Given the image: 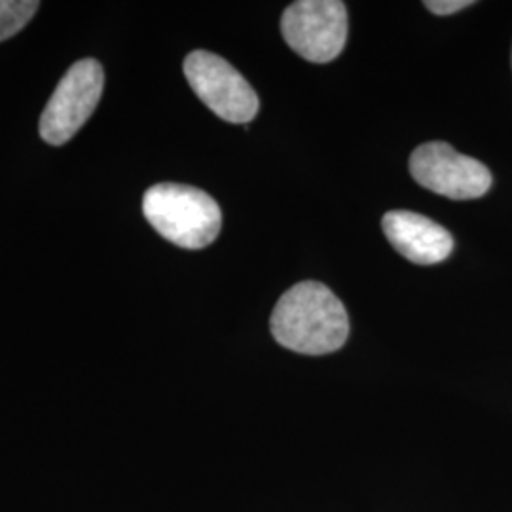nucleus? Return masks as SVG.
Masks as SVG:
<instances>
[{"label": "nucleus", "mask_w": 512, "mask_h": 512, "mask_svg": "<svg viewBox=\"0 0 512 512\" xmlns=\"http://www.w3.org/2000/svg\"><path fill=\"white\" fill-rule=\"evenodd\" d=\"M184 76L194 93L219 118L230 124H247L260 101L251 84L220 55L196 50L184 59Z\"/></svg>", "instance_id": "obj_5"}, {"label": "nucleus", "mask_w": 512, "mask_h": 512, "mask_svg": "<svg viewBox=\"0 0 512 512\" xmlns=\"http://www.w3.org/2000/svg\"><path fill=\"white\" fill-rule=\"evenodd\" d=\"M105 90V71L97 59H80L59 80L40 116V137L52 147L69 143L90 120Z\"/></svg>", "instance_id": "obj_3"}, {"label": "nucleus", "mask_w": 512, "mask_h": 512, "mask_svg": "<svg viewBox=\"0 0 512 512\" xmlns=\"http://www.w3.org/2000/svg\"><path fill=\"white\" fill-rule=\"evenodd\" d=\"M471 4V0H429L425 2V8L437 16H450L463 8H469Z\"/></svg>", "instance_id": "obj_9"}, {"label": "nucleus", "mask_w": 512, "mask_h": 512, "mask_svg": "<svg viewBox=\"0 0 512 512\" xmlns=\"http://www.w3.org/2000/svg\"><path fill=\"white\" fill-rule=\"evenodd\" d=\"M281 33L296 54L311 63H329L348 40V10L340 0H298L281 18Z\"/></svg>", "instance_id": "obj_4"}, {"label": "nucleus", "mask_w": 512, "mask_h": 512, "mask_svg": "<svg viewBox=\"0 0 512 512\" xmlns=\"http://www.w3.org/2000/svg\"><path fill=\"white\" fill-rule=\"evenodd\" d=\"M38 8L37 0H0V42L18 35Z\"/></svg>", "instance_id": "obj_8"}, {"label": "nucleus", "mask_w": 512, "mask_h": 512, "mask_svg": "<svg viewBox=\"0 0 512 512\" xmlns=\"http://www.w3.org/2000/svg\"><path fill=\"white\" fill-rule=\"evenodd\" d=\"M382 226L397 253L420 266L439 264L454 249V238L444 226L414 211H389Z\"/></svg>", "instance_id": "obj_7"}, {"label": "nucleus", "mask_w": 512, "mask_h": 512, "mask_svg": "<svg viewBox=\"0 0 512 512\" xmlns=\"http://www.w3.org/2000/svg\"><path fill=\"white\" fill-rule=\"evenodd\" d=\"M410 173L423 188L450 200H475L492 188V173L448 143L420 145L410 156Z\"/></svg>", "instance_id": "obj_6"}, {"label": "nucleus", "mask_w": 512, "mask_h": 512, "mask_svg": "<svg viewBox=\"0 0 512 512\" xmlns=\"http://www.w3.org/2000/svg\"><path fill=\"white\" fill-rule=\"evenodd\" d=\"M270 330L283 348L302 355H327L348 340V311L327 285L302 281L275 304Z\"/></svg>", "instance_id": "obj_1"}, {"label": "nucleus", "mask_w": 512, "mask_h": 512, "mask_svg": "<svg viewBox=\"0 0 512 512\" xmlns=\"http://www.w3.org/2000/svg\"><path fill=\"white\" fill-rule=\"evenodd\" d=\"M143 213L162 238L190 251L209 247L222 228L219 203L186 184L150 186L143 198Z\"/></svg>", "instance_id": "obj_2"}]
</instances>
